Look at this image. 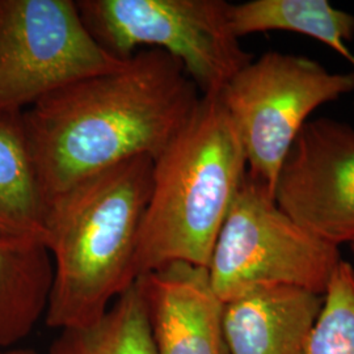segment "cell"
<instances>
[{
	"label": "cell",
	"mask_w": 354,
	"mask_h": 354,
	"mask_svg": "<svg viewBox=\"0 0 354 354\" xmlns=\"http://www.w3.org/2000/svg\"><path fill=\"white\" fill-rule=\"evenodd\" d=\"M203 95L174 57L137 51L124 67L59 89L23 112L48 206L89 177L129 160H155Z\"/></svg>",
	"instance_id": "cell-1"
},
{
	"label": "cell",
	"mask_w": 354,
	"mask_h": 354,
	"mask_svg": "<svg viewBox=\"0 0 354 354\" xmlns=\"http://www.w3.org/2000/svg\"><path fill=\"white\" fill-rule=\"evenodd\" d=\"M151 158L89 177L48 206L45 245L53 285L45 322L83 327L106 313L134 282L133 261L151 189Z\"/></svg>",
	"instance_id": "cell-2"
},
{
	"label": "cell",
	"mask_w": 354,
	"mask_h": 354,
	"mask_svg": "<svg viewBox=\"0 0 354 354\" xmlns=\"http://www.w3.org/2000/svg\"><path fill=\"white\" fill-rule=\"evenodd\" d=\"M304 354H354V272L348 261L339 264L323 295Z\"/></svg>",
	"instance_id": "cell-15"
},
{
	"label": "cell",
	"mask_w": 354,
	"mask_h": 354,
	"mask_svg": "<svg viewBox=\"0 0 354 354\" xmlns=\"http://www.w3.org/2000/svg\"><path fill=\"white\" fill-rule=\"evenodd\" d=\"M354 91V73H330L311 58L268 51L234 76L219 97L236 129L247 172L276 196L279 172L308 117Z\"/></svg>",
	"instance_id": "cell-6"
},
{
	"label": "cell",
	"mask_w": 354,
	"mask_h": 354,
	"mask_svg": "<svg viewBox=\"0 0 354 354\" xmlns=\"http://www.w3.org/2000/svg\"><path fill=\"white\" fill-rule=\"evenodd\" d=\"M342 261L340 247L294 221L274 193L247 172L216 236L207 272L226 304L261 285L324 295Z\"/></svg>",
	"instance_id": "cell-4"
},
{
	"label": "cell",
	"mask_w": 354,
	"mask_h": 354,
	"mask_svg": "<svg viewBox=\"0 0 354 354\" xmlns=\"http://www.w3.org/2000/svg\"><path fill=\"white\" fill-rule=\"evenodd\" d=\"M48 354H156L138 281L96 322L61 329Z\"/></svg>",
	"instance_id": "cell-14"
},
{
	"label": "cell",
	"mask_w": 354,
	"mask_h": 354,
	"mask_svg": "<svg viewBox=\"0 0 354 354\" xmlns=\"http://www.w3.org/2000/svg\"><path fill=\"white\" fill-rule=\"evenodd\" d=\"M323 295L261 285L223 307L228 354H304L317 323Z\"/></svg>",
	"instance_id": "cell-10"
},
{
	"label": "cell",
	"mask_w": 354,
	"mask_h": 354,
	"mask_svg": "<svg viewBox=\"0 0 354 354\" xmlns=\"http://www.w3.org/2000/svg\"><path fill=\"white\" fill-rule=\"evenodd\" d=\"M349 245V250H351V253H352V257H353V264H351L352 266V269H353L354 272V241H352L351 244H348Z\"/></svg>",
	"instance_id": "cell-17"
},
{
	"label": "cell",
	"mask_w": 354,
	"mask_h": 354,
	"mask_svg": "<svg viewBox=\"0 0 354 354\" xmlns=\"http://www.w3.org/2000/svg\"><path fill=\"white\" fill-rule=\"evenodd\" d=\"M156 354H228L225 304L206 266L169 263L138 279Z\"/></svg>",
	"instance_id": "cell-9"
},
{
	"label": "cell",
	"mask_w": 354,
	"mask_h": 354,
	"mask_svg": "<svg viewBox=\"0 0 354 354\" xmlns=\"http://www.w3.org/2000/svg\"><path fill=\"white\" fill-rule=\"evenodd\" d=\"M53 260L39 241L0 235V349L16 348L45 317Z\"/></svg>",
	"instance_id": "cell-11"
},
{
	"label": "cell",
	"mask_w": 354,
	"mask_h": 354,
	"mask_svg": "<svg viewBox=\"0 0 354 354\" xmlns=\"http://www.w3.org/2000/svg\"><path fill=\"white\" fill-rule=\"evenodd\" d=\"M247 175L239 136L219 95H203L152 165L133 279L169 263L206 266Z\"/></svg>",
	"instance_id": "cell-3"
},
{
	"label": "cell",
	"mask_w": 354,
	"mask_h": 354,
	"mask_svg": "<svg viewBox=\"0 0 354 354\" xmlns=\"http://www.w3.org/2000/svg\"><path fill=\"white\" fill-rule=\"evenodd\" d=\"M46 216L23 112L0 113V235L45 244Z\"/></svg>",
	"instance_id": "cell-12"
},
{
	"label": "cell",
	"mask_w": 354,
	"mask_h": 354,
	"mask_svg": "<svg viewBox=\"0 0 354 354\" xmlns=\"http://www.w3.org/2000/svg\"><path fill=\"white\" fill-rule=\"evenodd\" d=\"M127 62L91 35L76 1L0 0V113Z\"/></svg>",
	"instance_id": "cell-7"
},
{
	"label": "cell",
	"mask_w": 354,
	"mask_h": 354,
	"mask_svg": "<svg viewBox=\"0 0 354 354\" xmlns=\"http://www.w3.org/2000/svg\"><path fill=\"white\" fill-rule=\"evenodd\" d=\"M231 26L238 37L286 30L317 39L354 66L348 44L354 38V16L327 0H251L231 4Z\"/></svg>",
	"instance_id": "cell-13"
},
{
	"label": "cell",
	"mask_w": 354,
	"mask_h": 354,
	"mask_svg": "<svg viewBox=\"0 0 354 354\" xmlns=\"http://www.w3.org/2000/svg\"><path fill=\"white\" fill-rule=\"evenodd\" d=\"M0 354H41L33 349L26 348H10V349H0Z\"/></svg>",
	"instance_id": "cell-16"
},
{
	"label": "cell",
	"mask_w": 354,
	"mask_h": 354,
	"mask_svg": "<svg viewBox=\"0 0 354 354\" xmlns=\"http://www.w3.org/2000/svg\"><path fill=\"white\" fill-rule=\"evenodd\" d=\"M276 201L322 239L337 247L354 241V127L308 121L279 172Z\"/></svg>",
	"instance_id": "cell-8"
},
{
	"label": "cell",
	"mask_w": 354,
	"mask_h": 354,
	"mask_svg": "<svg viewBox=\"0 0 354 354\" xmlns=\"http://www.w3.org/2000/svg\"><path fill=\"white\" fill-rule=\"evenodd\" d=\"M76 6L104 49L121 59L140 46L165 51L201 95H219L253 59L232 29L225 0H79Z\"/></svg>",
	"instance_id": "cell-5"
}]
</instances>
